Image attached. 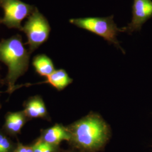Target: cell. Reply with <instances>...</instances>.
Instances as JSON below:
<instances>
[{
  "instance_id": "obj_7",
  "label": "cell",
  "mask_w": 152,
  "mask_h": 152,
  "mask_svg": "<svg viewBox=\"0 0 152 152\" xmlns=\"http://www.w3.org/2000/svg\"><path fill=\"white\" fill-rule=\"evenodd\" d=\"M39 139L50 144L59 145L61 141L69 142L71 139V134L67 127L61 124H55L42 131Z\"/></svg>"
},
{
  "instance_id": "obj_9",
  "label": "cell",
  "mask_w": 152,
  "mask_h": 152,
  "mask_svg": "<svg viewBox=\"0 0 152 152\" xmlns=\"http://www.w3.org/2000/svg\"><path fill=\"white\" fill-rule=\"evenodd\" d=\"M26 117L24 111L9 113L6 117V130L12 135L18 134L26 122Z\"/></svg>"
},
{
  "instance_id": "obj_12",
  "label": "cell",
  "mask_w": 152,
  "mask_h": 152,
  "mask_svg": "<svg viewBox=\"0 0 152 152\" xmlns=\"http://www.w3.org/2000/svg\"><path fill=\"white\" fill-rule=\"evenodd\" d=\"M33 152H59V145H55L42 141L39 138L32 145Z\"/></svg>"
},
{
  "instance_id": "obj_2",
  "label": "cell",
  "mask_w": 152,
  "mask_h": 152,
  "mask_svg": "<svg viewBox=\"0 0 152 152\" xmlns=\"http://www.w3.org/2000/svg\"><path fill=\"white\" fill-rule=\"evenodd\" d=\"M29 55L22 43V38L16 35L0 42V61L7 66L8 92H12L17 80L27 70Z\"/></svg>"
},
{
  "instance_id": "obj_15",
  "label": "cell",
  "mask_w": 152,
  "mask_h": 152,
  "mask_svg": "<svg viewBox=\"0 0 152 152\" xmlns=\"http://www.w3.org/2000/svg\"><path fill=\"white\" fill-rule=\"evenodd\" d=\"M59 152H79L77 151H76L74 149H72L71 150H67V151H60Z\"/></svg>"
},
{
  "instance_id": "obj_14",
  "label": "cell",
  "mask_w": 152,
  "mask_h": 152,
  "mask_svg": "<svg viewBox=\"0 0 152 152\" xmlns=\"http://www.w3.org/2000/svg\"><path fill=\"white\" fill-rule=\"evenodd\" d=\"M13 152H33V148L32 145L27 146L19 144L15 148Z\"/></svg>"
},
{
  "instance_id": "obj_13",
  "label": "cell",
  "mask_w": 152,
  "mask_h": 152,
  "mask_svg": "<svg viewBox=\"0 0 152 152\" xmlns=\"http://www.w3.org/2000/svg\"><path fill=\"white\" fill-rule=\"evenodd\" d=\"M15 149L12 141L0 132V152H13Z\"/></svg>"
},
{
  "instance_id": "obj_10",
  "label": "cell",
  "mask_w": 152,
  "mask_h": 152,
  "mask_svg": "<svg viewBox=\"0 0 152 152\" xmlns=\"http://www.w3.org/2000/svg\"><path fill=\"white\" fill-rule=\"evenodd\" d=\"M45 83H49L58 91H61L71 84L73 80L64 69L55 71L48 76Z\"/></svg>"
},
{
  "instance_id": "obj_1",
  "label": "cell",
  "mask_w": 152,
  "mask_h": 152,
  "mask_svg": "<svg viewBox=\"0 0 152 152\" xmlns=\"http://www.w3.org/2000/svg\"><path fill=\"white\" fill-rule=\"evenodd\" d=\"M72 149L79 152H98L104 149L110 136L108 124L100 114L91 112L67 127Z\"/></svg>"
},
{
  "instance_id": "obj_4",
  "label": "cell",
  "mask_w": 152,
  "mask_h": 152,
  "mask_svg": "<svg viewBox=\"0 0 152 152\" xmlns=\"http://www.w3.org/2000/svg\"><path fill=\"white\" fill-rule=\"evenodd\" d=\"M21 30L26 34L30 51H33L48 40L51 27L47 19L36 8Z\"/></svg>"
},
{
  "instance_id": "obj_5",
  "label": "cell",
  "mask_w": 152,
  "mask_h": 152,
  "mask_svg": "<svg viewBox=\"0 0 152 152\" xmlns=\"http://www.w3.org/2000/svg\"><path fill=\"white\" fill-rule=\"evenodd\" d=\"M1 6L4 11V16L1 23L8 28L22 29L21 22L28 15L32 13V6L20 0H2Z\"/></svg>"
},
{
  "instance_id": "obj_3",
  "label": "cell",
  "mask_w": 152,
  "mask_h": 152,
  "mask_svg": "<svg viewBox=\"0 0 152 152\" xmlns=\"http://www.w3.org/2000/svg\"><path fill=\"white\" fill-rule=\"evenodd\" d=\"M69 23L77 27L102 37L108 44L113 45L125 54V51L120 46V42L117 39L119 33L122 32L121 28L118 27L114 22V15L73 18L69 20Z\"/></svg>"
},
{
  "instance_id": "obj_11",
  "label": "cell",
  "mask_w": 152,
  "mask_h": 152,
  "mask_svg": "<svg viewBox=\"0 0 152 152\" xmlns=\"http://www.w3.org/2000/svg\"><path fill=\"white\" fill-rule=\"evenodd\" d=\"M33 65L37 73L43 77H48L55 71L53 61L46 55H39L34 57Z\"/></svg>"
},
{
  "instance_id": "obj_8",
  "label": "cell",
  "mask_w": 152,
  "mask_h": 152,
  "mask_svg": "<svg viewBox=\"0 0 152 152\" xmlns=\"http://www.w3.org/2000/svg\"><path fill=\"white\" fill-rule=\"evenodd\" d=\"M24 112L27 117L32 118H46L48 115L45 103L39 96H34L29 100Z\"/></svg>"
},
{
  "instance_id": "obj_6",
  "label": "cell",
  "mask_w": 152,
  "mask_h": 152,
  "mask_svg": "<svg viewBox=\"0 0 152 152\" xmlns=\"http://www.w3.org/2000/svg\"><path fill=\"white\" fill-rule=\"evenodd\" d=\"M132 15L130 23L121 28L122 32L131 34L141 30L144 24L152 18V0H134Z\"/></svg>"
},
{
  "instance_id": "obj_16",
  "label": "cell",
  "mask_w": 152,
  "mask_h": 152,
  "mask_svg": "<svg viewBox=\"0 0 152 152\" xmlns=\"http://www.w3.org/2000/svg\"><path fill=\"white\" fill-rule=\"evenodd\" d=\"M2 0H0V5H1V2H2Z\"/></svg>"
}]
</instances>
